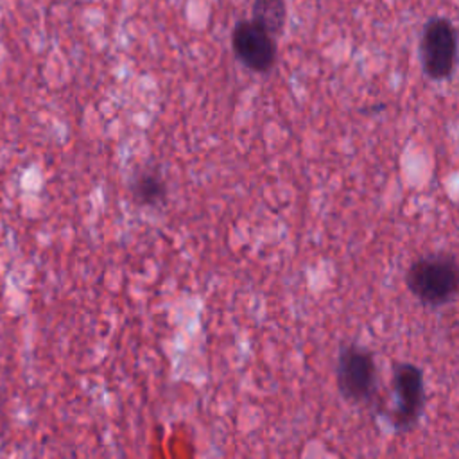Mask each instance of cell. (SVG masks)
I'll list each match as a JSON object with an SVG mask.
<instances>
[{
	"label": "cell",
	"mask_w": 459,
	"mask_h": 459,
	"mask_svg": "<svg viewBox=\"0 0 459 459\" xmlns=\"http://www.w3.org/2000/svg\"><path fill=\"white\" fill-rule=\"evenodd\" d=\"M405 285L423 305H446L459 294V262L446 253L425 255L409 265Z\"/></svg>",
	"instance_id": "obj_1"
},
{
	"label": "cell",
	"mask_w": 459,
	"mask_h": 459,
	"mask_svg": "<svg viewBox=\"0 0 459 459\" xmlns=\"http://www.w3.org/2000/svg\"><path fill=\"white\" fill-rule=\"evenodd\" d=\"M457 30L450 20L430 18L420 38V59L427 77L434 81L446 79L454 74L457 65Z\"/></svg>",
	"instance_id": "obj_2"
},
{
	"label": "cell",
	"mask_w": 459,
	"mask_h": 459,
	"mask_svg": "<svg viewBox=\"0 0 459 459\" xmlns=\"http://www.w3.org/2000/svg\"><path fill=\"white\" fill-rule=\"evenodd\" d=\"M337 387L350 402H368L375 393L377 366L373 353L359 344L342 346L337 357Z\"/></svg>",
	"instance_id": "obj_3"
},
{
	"label": "cell",
	"mask_w": 459,
	"mask_h": 459,
	"mask_svg": "<svg viewBox=\"0 0 459 459\" xmlns=\"http://www.w3.org/2000/svg\"><path fill=\"white\" fill-rule=\"evenodd\" d=\"M393 389L396 407L393 409V423L402 430L416 425L425 405V382L421 369L412 362H400L393 371Z\"/></svg>",
	"instance_id": "obj_4"
},
{
	"label": "cell",
	"mask_w": 459,
	"mask_h": 459,
	"mask_svg": "<svg viewBox=\"0 0 459 459\" xmlns=\"http://www.w3.org/2000/svg\"><path fill=\"white\" fill-rule=\"evenodd\" d=\"M235 57L253 72H267L276 61V43L273 34L253 20H240L231 32Z\"/></svg>",
	"instance_id": "obj_5"
},
{
	"label": "cell",
	"mask_w": 459,
	"mask_h": 459,
	"mask_svg": "<svg viewBox=\"0 0 459 459\" xmlns=\"http://www.w3.org/2000/svg\"><path fill=\"white\" fill-rule=\"evenodd\" d=\"M251 20L269 34H280L287 20L285 0H253Z\"/></svg>",
	"instance_id": "obj_6"
},
{
	"label": "cell",
	"mask_w": 459,
	"mask_h": 459,
	"mask_svg": "<svg viewBox=\"0 0 459 459\" xmlns=\"http://www.w3.org/2000/svg\"><path fill=\"white\" fill-rule=\"evenodd\" d=\"M133 197L140 204L154 206L167 197V186L158 174H140L131 185Z\"/></svg>",
	"instance_id": "obj_7"
}]
</instances>
